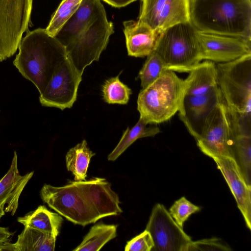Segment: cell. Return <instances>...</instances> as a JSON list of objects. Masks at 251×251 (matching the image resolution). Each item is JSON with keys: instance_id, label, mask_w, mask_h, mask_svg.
Instances as JSON below:
<instances>
[{"instance_id": "2", "label": "cell", "mask_w": 251, "mask_h": 251, "mask_svg": "<svg viewBox=\"0 0 251 251\" xmlns=\"http://www.w3.org/2000/svg\"><path fill=\"white\" fill-rule=\"evenodd\" d=\"M190 21L201 32L251 40V0H190Z\"/></svg>"}, {"instance_id": "27", "label": "cell", "mask_w": 251, "mask_h": 251, "mask_svg": "<svg viewBox=\"0 0 251 251\" xmlns=\"http://www.w3.org/2000/svg\"><path fill=\"white\" fill-rule=\"evenodd\" d=\"M101 90L104 100L109 104H126L132 94L131 90L121 81L119 75L106 80Z\"/></svg>"}, {"instance_id": "24", "label": "cell", "mask_w": 251, "mask_h": 251, "mask_svg": "<svg viewBox=\"0 0 251 251\" xmlns=\"http://www.w3.org/2000/svg\"><path fill=\"white\" fill-rule=\"evenodd\" d=\"M95 154L90 150L85 140L67 152L65 157L66 167L74 175L75 181L86 180L90 160Z\"/></svg>"}, {"instance_id": "3", "label": "cell", "mask_w": 251, "mask_h": 251, "mask_svg": "<svg viewBox=\"0 0 251 251\" xmlns=\"http://www.w3.org/2000/svg\"><path fill=\"white\" fill-rule=\"evenodd\" d=\"M187 78L165 70L154 81L138 95L140 118L148 124H159L171 119L180 108L188 85Z\"/></svg>"}, {"instance_id": "13", "label": "cell", "mask_w": 251, "mask_h": 251, "mask_svg": "<svg viewBox=\"0 0 251 251\" xmlns=\"http://www.w3.org/2000/svg\"><path fill=\"white\" fill-rule=\"evenodd\" d=\"M222 100L218 86L204 95H184L178 115L189 132L196 140L201 135L207 119Z\"/></svg>"}, {"instance_id": "28", "label": "cell", "mask_w": 251, "mask_h": 251, "mask_svg": "<svg viewBox=\"0 0 251 251\" xmlns=\"http://www.w3.org/2000/svg\"><path fill=\"white\" fill-rule=\"evenodd\" d=\"M83 0H62L52 15L46 28L47 33L55 37L64 25L77 9Z\"/></svg>"}, {"instance_id": "34", "label": "cell", "mask_w": 251, "mask_h": 251, "mask_svg": "<svg viewBox=\"0 0 251 251\" xmlns=\"http://www.w3.org/2000/svg\"><path fill=\"white\" fill-rule=\"evenodd\" d=\"M108 4L114 7H125L136 0H102Z\"/></svg>"}, {"instance_id": "4", "label": "cell", "mask_w": 251, "mask_h": 251, "mask_svg": "<svg viewBox=\"0 0 251 251\" xmlns=\"http://www.w3.org/2000/svg\"><path fill=\"white\" fill-rule=\"evenodd\" d=\"M166 70L189 73L202 61L198 31L190 21L172 26L160 33L154 51Z\"/></svg>"}, {"instance_id": "9", "label": "cell", "mask_w": 251, "mask_h": 251, "mask_svg": "<svg viewBox=\"0 0 251 251\" xmlns=\"http://www.w3.org/2000/svg\"><path fill=\"white\" fill-rule=\"evenodd\" d=\"M81 75L68 57L58 67L44 92L40 94L42 106L64 110L70 108L77 98Z\"/></svg>"}, {"instance_id": "16", "label": "cell", "mask_w": 251, "mask_h": 251, "mask_svg": "<svg viewBox=\"0 0 251 251\" xmlns=\"http://www.w3.org/2000/svg\"><path fill=\"white\" fill-rule=\"evenodd\" d=\"M73 182L95 208L101 218L118 215L123 212L120 206L118 194L112 190L111 184L105 178L93 177L88 180Z\"/></svg>"}, {"instance_id": "33", "label": "cell", "mask_w": 251, "mask_h": 251, "mask_svg": "<svg viewBox=\"0 0 251 251\" xmlns=\"http://www.w3.org/2000/svg\"><path fill=\"white\" fill-rule=\"evenodd\" d=\"M14 234L8 228L0 226V251H4L6 245L10 242Z\"/></svg>"}, {"instance_id": "14", "label": "cell", "mask_w": 251, "mask_h": 251, "mask_svg": "<svg viewBox=\"0 0 251 251\" xmlns=\"http://www.w3.org/2000/svg\"><path fill=\"white\" fill-rule=\"evenodd\" d=\"M201 60L228 62L251 53V40L198 31Z\"/></svg>"}, {"instance_id": "6", "label": "cell", "mask_w": 251, "mask_h": 251, "mask_svg": "<svg viewBox=\"0 0 251 251\" xmlns=\"http://www.w3.org/2000/svg\"><path fill=\"white\" fill-rule=\"evenodd\" d=\"M40 196L50 208L75 225L85 226L101 219L73 181L61 187L45 184Z\"/></svg>"}, {"instance_id": "5", "label": "cell", "mask_w": 251, "mask_h": 251, "mask_svg": "<svg viewBox=\"0 0 251 251\" xmlns=\"http://www.w3.org/2000/svg\"><path fill=\"white\" fill-rule=\"evenodd\" d=\"M216 65L224 103L237 112L251 114V53Z\"/></svg>"}, {"instance_id": "31", "label": "cell", "mask_w": 251, "mask_h": 251, "mask_svg": "<svg viewBox=\"0 0 251 251\" xmlns=\"http://www.w3.org/2000/svg\"><path fill=\"white\" fill-rule=\"evenodd\" d=\"M231 251L230 247L221 239L211 238L191 241L185 251Z\"/></svg>"}, {"instance_id": "29", "label": "cell", "mask_w": 251, "mask_h": 251, "mask_svg": "<svg viewBox=\"0 0 251 251\" xmlns=\"http://www.w3.org/2000/svg\"><path fill=\"white\" fill-rule=\"evenodd\" d=\"M166 69L162 60L155 52L148 55L138 75L142 89L154 81Z\"/></svg>"}, {"instance_id": "19", "label": "cell", "mask_w": 251, "mask_h": 251, "mask_svg": "<svg viewBox=\"0 0 251 251\" xmlns=\"http://www.w3.org/2000/svg\"><path fill=\"white\" fill-rule=\"evenodd\" d=\"M104 10L100 0H83L55 37L65 47L76 39Z\"/></svg>"}, {"instance_id": "17", "label": "cell", "mask_w": 251, "mask_h": 251, "mask_svg": "<svg viewBox=\"0 0 251 251\" xmlns=\"http://www.w3.org/2000/svg\"><path fill=\"white\" fill-rule=\"evenodd\" d=\"M212 159L228 185L247 227L251 230V186L246 182L233 158L218 157Z\"/></svg>"}, {"instance_id": "25", "label": "cell", "mask_w": 251, "mask_h": 251, "mask_svg": "<svg viewBox=\"0 0 251 251\" xmlns=\"http://www.w3.org/2000/svg\"><path fill=\"white\" fill-rule=\"evenodd\" d=\"M117 227L118 225H106L102 223L95 224L73 251H100L109 241L116 237Z\"/></svg>"}, {"instance_id": "12", "label": "cell", "mask_w": 251, "mask_h": 251, "mask_svg": "<svg viewBox=\"0 0 251 251\" xmlns=\"http://www.w3.org/2000/svg\"><path fill=\"white\" fill-rule=\"evenodd\" d=\"M226 116L232 158L251 186V116L232 110H227Z\"/></svg>"}, {"instance_id": "22", "label": "cell", "mask_w": 251, "mask_h": 251, "mask_svg": "<svg viewBox=\"0 0 251 251\" xmlns=\"http://www.w3.org/2000/svg\"><path fill=\"white\" fill-rule=\"evenodd\" d=\"M17 221L24 227L32 228L57 237L63 223L62 216L49 210L45 205H39L24 216L19 217Z\"/></svg>"}, {"instance_id": "30", "label": "cell", "mask_w": 251, "mask_h": 251, "mask_svg": "<svg viewBox=\"0 0 251 251\" xmlns=\"http://www.w3.org/2000/svg\"><path fill=\"white\" fill-rule=\"evenodd\" d=\"M201 209L200 206L191 202L185 197H182L174 202L170 207L169 212L176 223L183 228L184 223L190 216Z\"/></svg>"}, {"instance_id": "1", "label": "cell", "mask_w": 251, "mask_h": 251, "mask_svg": "<svg viewBox=\"0 0 251 251\" xmlns=\"http://www.w3.org/2000/svg\"><path fill=\"white\" fill-rule=\"evenodd\" d=\"M18 49L13 65L42 93L55 71L68 57L65 47L46 28H38L26 34Z\"/></svg>"}, {"instance_id": "26", "label": "cell", "mask_w": 251, "mask_h": 251, "mask_svg": "<svg viewBox=\"0 0 251 251\" xmlns=\"http://www.w3.org/2000/svg\"><path fill=\"white\" fill-rule=\"evenodd\" d=\"M142 119L139 118L138 122L131 128L127 127L114 149L109 154V161L116 160L130 145L139 138L154 137L160 132L157 126H148Z\"/></svg>"}, {"instance_id": "32", "label": "cell", "mask_w": 251, "mask_h": 251, "mask_svg": "<svg viewBox=\"0 0 251 251\" xmlns=\"http://www.w3.org/2000/svg\"><path fill=\"white\" fill-rule=\"evenodd\" d=\"M154 247V242L150 233L145 230L140 234L127 242L125 250L126 251H151Z\"/></svg>"}, {"instance_id": "23", "label": "cell", "mask_w": 251, "mask_h": 251, "mask_svg": "<svg viewBox=\"0 0 251 251\" xmlns=\"http://www.w3.org/2000/svg\"><path fill=\"white\" fill-rule=\"evenodd\" d=\"M56 237L38 230L24 227L14 243L7 244L4 251H53Z\"/></svg>"}, {"instance_id": "10", "label": "cell", "mask_w": 251, "mask_h": 251, "mask_svg": "<svg viewBox=\"0 0 251 251\" xmlns=\"http://www.w3.org/2000/svg\"><path fill=\"white\" fill-rule=\"evenodd\" d=\"M145 229L150 233L154 242L152 251H185L192 241L161 203L153 207Z\"/></svg>"}, {"instance_id": "7", "label": "cell", "mask_w": 251, "mask_h": 251, "mask_svg": "<svg viewBox=\"0 0 251 251\" xmlns=\"http://www.w3.org/2000/svg\"><path fill=\"white\" fill-rule=\"evenodd\" d=\"M113 32V24L108 21L104 10L76 39L65 47L68 57L81 75L87 66L99 60Z\"/></svg>"}, {"instance_id": "11", "label": "cell", "mask_w": 251, "mask_h": 251, "mask_svg": "<svg viewBox=\"0 0 251 251\" xmlns=\"http://www.w3.org/2000/svg\"><path fill=\"white\" fill-rule=\"evenodd\" d=\"M138 21L158 34L175 25L190 22V0H141Z\"/></svg>"}, {"instance_id": "18", "label": "cell", "mask_w": 251, "mask_h": 251, "mask_svg": "<svg viewBox=\"0 0 251 251\" xmlns=\"http://www.w3.org/2000/svg\"><path fill=\"white\" fill-rule=\"evenodd\" d=\"M33 175L34 171L20 174L15 151L8 171L0 179V221L5 213H10L12 216L16 213L20 196Z\"/></svg>"}, {"instance_id": "8", "label": "cell", "mask_w": 251, "mask_h": 251, "mask_svg": "<svg viewBox=\"0 0 251 251\" xmlns=\"http://www.w3.org/2000/svg\"><path fill=\"white\" fill-rule=\"evenodd\" d=\"M33 0H0V62L12 56L28 29Z\"/></svg>"}, {"instance_id": "15", "label": "cell", "mask_w": 251, "mask_h": 251, "mask_svg": "<svg viewBox=\"0 0 251 251\" xmlns=\"http://www.w3.org/2000/svg\"><path fill=\"white\" fill-rule=\"evenodd\" d=\"M196 140L201 151L209 157L232 158L228 124L222 100L207 119L201 135Z\"/></svg>"}, {"instance_id": "20", "label": "cell", "mask_w": 251, "mask_h": 251, "mask_svg": "<svg viewBox=\"0 0 251 251\" xmlns=\"http://www.w3.org/2000/svg\"><path fill=\"white\" fill-rule=\"evenodd\" d=\"M123 25L128 55L142 57L154 51L159 34L150 26L133 20L125 21Z\"/></svg>"}, {"instance_id": "21", "label": "cell", "mask_w": 251, "mask_h": 251, "mask_svg": "<svg viewBox=\"0 0 251 251\" xmlns=\"http://www.w3.org/2000/svg\"><path fill=\"white\" fill-rule=\"evenodd\" d=\"M187 79L185 95L198 96L208 93L218 86L215 63L208 60L200 62L189 72Z\"/></svg>"}]
</instances>
